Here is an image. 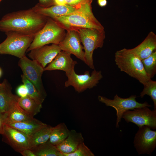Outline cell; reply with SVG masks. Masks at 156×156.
<instances>
[{
  "mask_svg": "<svg viewBox=\"0 0 156 156\" xmlns=\"http://www.w3.org/2000/svg\"><path fill=\"white\" fill-rule=\"evenodd\" d=\"M93 0H66L67 4L72 6H77L92 4Z\"/></svg>",
  "mask_w": 156,
  "mask_h": 156,
  "instance_id": "cell-30",
  "label": "cell"
},
{
  "mask_svg": "<svg viewBox=\"0 0 156 156\" xmlns=\"http://www.w3.org/2000/svg\"><path fill=\"white\" fill-rule=\"evenodd\" d=\"M66 30L54 19L48 17L45 25L35 34L26 52L49 44H58L64 38Z\"/></svg>",
  "mask_w": 156,
  "mask_h": 156,
  "instance_id": "cell-5",
  "label": "cell"
},
{
  "mask_svg": "<svg viewBox=\"0 0 156 156\" xmlns=\"http://www.w3.org/2000/svg\"><path fill=\"white\" fill-rule=\"evenodd\" d=\"M18 103L25 112L33 117L40 112L42 107V104L38 103L28 95L19 97Z\"/></svg>",
  "mask_w": 156,
  "mask_h": 156,
  "instance_id": "cell-24",
  "label": "cell"
},
{
  "mask_svg": "<svg viewBox=\"0 0 156 156\" xmlns=\"http://www.w3.org/2000/svg\"><path fill=\"white\" fill-rule=\"evenodd\" d=\"M61 51L58 44L46 45L31 50L28 56L32 60L36 61L44 68Z\"/></svg>",
  "mask_w": 156,
  "mask_h": 156,
  "instance_id": "cell-15",
  "label": "cell"
},
{
  "mask_svg": "<svg viewBox=\"0 0 156 156\" xmlns=\"http://www.w3.org/2000/svg\"><path fill=\"white\" fill-rule=\"evenodd\" d=\"M54 5H63L67 4L66 0H54Z\"/></svg>",
  "mask_w": 156,
  "mask_h": 156,
  "instance_id": "cell-35",
  "label": "cell"
},
{
  "mask_svg": "<svg viewBox=\"0 0 156 156\" xmlns=\"http://www.w3.org/2000/svg\"><path fill=\"white\" fill-rule=\"evenodd\" d=\"M143 85L144 88L140 97L142 98L145 95L149 96L153 102L154 110H156V81L151 79Z\"/></svg>",
  "mask_w": 156,
  "mask_h": 156,
  "instance_id": "cell-28",
  "label": "cell"
},
{
  "mask_svg": "<svg viewBox=\"0 0 156 156\" xmlns=\"http://www.w3.org/2000/svg\"><path fill=\"white\" fill-rule=\"evenodd\" d=\"M5 33L7 37L0 44V54L11 55L19 58L25 55L35 35L16 31Z\"/></svg>",
  "mask_w": 156,
  "mask_h": 156,
  "instance_id": "cell-3",
  "label": "cell"
},
{
  "mask_svg": "<svg viewBox=\"0 0 156 156\" xmlns=\"http://www.w3.org/2000/svg\"><path fill=\"white\" fill-rule=\"evenodd\" d=\"M20 153L23 156H36L30 148H26L21 152Z\"/></svg>",
  "mask_w": 156,
  "mask_h": 156,
  "instance_id": "cell-34",
  "label": "cell"
},
{
  "mask_svg": "<svg viewBox=\"0 0 156 156\" xmlns=\"http://www.w3.org/2000/svg\"><path fill=\"white\" fill-rule=\"evenodd\" d=\"M21 77L23 84L27 88L28 95L38 103L42 104L45 98L39 92L35 86L23 75H21Z\"/></svg>",
  "mask_w": 156,
  "mask_h": 156,
  "instance_id": "cell-26",
  "label": "cell"
},
{
  "mask_svg": "<svg viewBox=\"0 0 156 156\" xmlns=\"http://www.w3.org/2000/svg\"><path fill=\"white\" fill-rule=\"evenodd\" d=\"M53 127L47 125L30 137V148L38 146L49 140Z\"/></svg>",
  "mask_w": 156,
  "mask_h": 156,
  "instance_id": "cell-23",
  "label": "cell"
},
{
  "mask_svg": "<svg viewBox=\"0 0 156 156\" xmlns=\"http://www.w3.org/2000/svg\"><path fill=\"white\" fill-rule=\"evenodd\" d=\"M6 117V113H3L0 112V135H2L4 133Z\"/></svg>",
  "mask_w": 156,
  "mask_h": 156,
  "instance_id": "cell-32",
  "label": "cell"
},
{
  "mask_svg": "<svg viewBox=\"0 0 156 156\" xmlns=\"http://www.w3.org/2000/svg\"><path fill=\"white\" fill-rule=\"evenodd\" d=\"M122 118L127 123L132 122L138 127L146 125L153 129H156V110H151L147 107L127 110Z\"/></svg>",
  "mask_w": 156,
  "mask_h": 156,
  "instance_id": "cell-11",
  "label": "cell"
},
{
  "mask_svg": "<svg viewBox=\"0 0 156 156\" xmlns=\"http://www.w3.org/2000/svg\"><path fill=\"white\" fill-rule=\"evenodd\" d=\"M69 130L64 123H60L53 127L48 141L55 146L60 144L67 137Z\"/></svg>",
  "mask_w": 156,
  "mask_h": 156,
  "instance_id": "cell-22",
  "label": "cell"
},
{
  "mask_svg": "<svg viewBox=\"0 0 156 156\" xmlns=\"http://www.w3.org/2000/svg\"><path fill=\"white\" fill-rule=\"evenodd\" d=\"M20 59L18 65L21 68L23 75L45 98L47 94L42 80L44 68L36 61L29 59L25 55Z\"/></svg>",
  "mask_w": 156,
  "mask_h": 156,
  "instance_id": "cell-9",
  "label": "cell"
},
{
  "mask_svg": "<svg viewBox=\"0 0 156 156\" xmlns=\"http://www.w3.org/2000/svg\"><path fill=\"white\" fill-rule=\"evenodd\" d=\"M71 54L61 51L48 66L44 68V70H60L65 71L66 74L70 73L74 70L76 61L71 58Z\"/></svg>",
  "mask_w": 156,
  "mask_h": 156,
  "instance_id": "cell-16",
  "label": "cell"
},
{
  "mask_svg": "<svg viewBox=\"0 0 156 156\" xmlns=\"http://www.w3.org/2000/svg\"><path fill=\"white\" fill-rule=\"evenodd\" d=\"M133 144L138 155L146 154L151 155L156 147V131L146 125L139 127Z\"/></svg>",
  "mask_w": 156,
  "mask_h": 156,
  "instance_id": "cell-12",
  "label": "cell"
},
{
  "mask_svg": "<svg viewBox=\"0 0 156 156\" xmlns=\"http://www.w3.org/2000/svg\"><path fill=\"white\" fill-rule=\"evenodd\" d=\"M16 91L17 94L20 97H25L28 95L27 88L24 84L18 87Z\"/></svg>",
  "mask_w": 156,
  "mask_h": 156,
  "instance_id": "cell-31",
  "label": "cell"
},
{
  "mask_svg": "<svg viewBox=\"0 0 156 156\" xmlns=\"http://www.w3.org/2000/svg\"><path fill=\"white\" fill-rule=\"evenodd\" d=\"M30 136L47 124L35 118L29 121L9 123L6 124Z\"/></svg>",
  "mask_w": 156,
  "mask_h": 156,
  "instance_id": "cell-20",
  "label": "cell"
},
{
  "mask_svg": "<svg viewBox=\"0 0 156 156\" xmlns=\"http://www.w3.org/2000/svg\"><path fill=\"white\" fill-rule=\"evenodd\" d=\"M12 90L6 79L0 83V112L2 113H7L13 103L18 101L19 97L13 94Z\"/></svg>",
  "mask_w": 156,
  "mask_h": 156,
  "instance_id": "cell-17",
  "label": "cell"
},
{
  "mask_svg": "<svg viewBox=\"0 0 156 156\" xmlns=\"http://www.w3.org/2000/svg\"><path fill=\"white\" fill-rule=\"evenodd\" d=\"M38 4L41 7L46 8L54 5V0H38Z\"/></svg>",
  "mask_w": 156,
  "mask_h": 156,
  "instance_id": "cell-33",
  "label": "cell"
},
{
  "mask_svg": "<svg viewBox=\"0 0 156 156\" xmlns=\"http://www.w3.org/2000/svg\"><path fill=\"white\" fill-rule=\"evenodd\" d=\"M141 60L146 73L151 79L156 73V50L148 57Z\"/></svg>",
  "mask_w": 156,
  "mask_h": 156,
  "instance_id": "cell-27",
  "label": "cell"
},
{
  "mask_svg": "<svg viewBox=\"0 0 156 156\" xmlns=\"http://www.w3.org/2000/svg\"><path fill=\"white\" fill-rule=\"evenodd\" d=\"M97 2L98 5L101 7L105 6L107 4V0H97Z\"/></svg>",
  "mask_w": 156,
  "mask_h": 156,
  "instance_id": "cell-36",
  "label": "cell"
},
{
  "mask_svg": "<svg viewBox=\"0 0 156 156\" xmlns=\"http://www.w3.org/2000/svg\"><path fill=\"white\" fill-rule=\"evenodd\" d=\"M66 30L79 28L104 30V27L93 13L80 12L53 18Z\"/></svg>",
  "mask_w": 156,
  "mask_h": 156,
  "instance_id": "cell-6",
  "label": "cell"
},
{
  "mask_svg": "<svg viewBox=\"0 0 156 156\" xmlns=\"http://www.w3.org/2000/svg\"><path fill=\"white\" fill-rule=\"evenodd\" d=\"M63 156H94V155L84 142L80 144L76 150L69 154L62 153Z\"/></svg>",
  "mask_w": 156,
  "mask_h": 156,
  "instance_id": "cell-29",
  "label": "cell"
},
{
  "mask_svg": "<svg viewBox=\"0 0 156 156\" xmlns=\"http://www.w3.org/2000/svg\"><path fill=\"white\" fill-rule=\"evenodd\" d=\"M68 79L65 82L64 86H73L78 93H81L88 89L96 86L103 76L101 71L94 69L91 75L88 71L82 75H78L73 70L70 73L66 74Z\"/></svg>",
  "mask_w": 156,
  "mask_h": 156,
  "instance_id": "cell-8",
  "label": "cell"
},
{
  "mask_svg": "<svg viewBox=\"0 0 156 156\" xmlns=\"http://www.w3.org/2000/svg\"><path fill=\"white\" fill-rule=\"evenodd\" d=\"M156 49V35L151 31L140 44L131 49L142 60L149 56Z\"/></svg>",
  "mask_w": 156,
  "mask_h": 156,
  "instance_id": "cell-19",
  "label": "cell"
},
{
  "mask_svg": "<svg viewBox=\"0 0 156 156\" xmlns=\"http://www.w3.org/2000/svg\"><path fill=\"white\" fill-rule=\"evenodd\" d=\"M78 32L84 50L85 63L91 69H94L93 55L94 51L103 46L105 36L104 30L79 28Z\"/></svg>",
  "mask_w": 156,
  "mask_h": 156,
  "instance_id": "cell-4",
  "label": "cell"
},
{
  "mask_svg": "<svg viewBox=\"0 0 156 156\" xmlns=\"http://www.w3.org/2000/svg\"><path fill=\"white\" fill-rule=\"evenodd\" d=\"M2 141L10 146L15 151L20 153L30 148V137L23 132L6 125L2 135Z\"/></svg>",
  "mask_w": 156,
  "mask_h": 156,
  "instance_id": "cell-14",
  "label": "cell"
},
{
  "mask_svg": "<svg viewBox=\"0 0 156 156\" xmlns=\"http://www.w3.org/2000/svg\"><path fill=\"white\" fill-rule=\"evenodd\" d=\"M31 149L36 156H63L55 146L49 141Z\"/></svg>",
  "mask_w": 156,
  "mask_h": 156,
  "instance_id": "cell-25",
  "label": "cell"
},
{
  "mask_svg": "<svg viewBox=\"0 0 156 156\" xmlns=\"http://www.w3.org/2000/svg\"><path fill=\"white\" fill-rule=\"evenodd\" d=\"M48 18L38 14L32 8L9 13L0 20V31L35 35L45 25Z\"/></svg>",
  "mask_w": 156,
  "mask_h": 156,
  "instance_id": "cell-1",
  "label": "cell"
},
{
  "mask_svg": "<svg viewBox=\"0 0 156 156\" xmlns=\"http://www.w3.org/2000/svg\"><path fill=\"white\" fill-rule=\"evenodd\" d=\"M2 0H0V2L2 1Z\"/></svg>",
  "mask_w": 156,
  "mask_h": 156,
  "instance_id": "cell-38",
  "label": "cell"
},
{
  "mask_svg": "<svg viewBox=\"0 0 156 156\" xmlns=\"http://www.w3.org/2000/svg\"><path fill=\"white\" fill-rule=\"evenodd\" d=\"M83 142L84 138L81 133L72 129L69 130L67 137L63 142L55 146L62 153L69 154L74 152L78 146Z\"/></svg>",
  "mask_w": 156,
  "mask_h": 156,
  "instance_id": "cell-18",
  "label": "cell"
},
{
  "mask_svg": "<svg viewBox=\"0 0 156 156\" xmlns=\"http://www.w3.org/2000/svg\"><path fill=\"white\" fill-rule=\"evenodd\" d=\"M6 114L7 116L6 124L29 121L35 118L21 108L18 105V101L13 103L8 112Z\"/></svg>",
  "mask_w": 156,
  "mask_h": 156,
  "instance_id": "cell-21",
  "label": "cell"
},
{
  "mask_svg": "<svg viewBox=\"0 0 156 156\" xmlns=\"http://www.w3.org/2000/svg\"><path fill=\"white\" fill-rule=\"evenodd\" d=\"M2 74V70L1 68H0V78L1 77Z\"/></svg>",
  "mask_w": 156,
  "mask_h": 156,
  "instance_id": "cell-37",
  "label": "cell"
},
{
  "mask_svg": "<svg viewBox=\"0 0 156 156\" xmlns=\"http://www.w3.org/2000/svg\"><path fill=\"white\" fill-rule=\"evenodd\" d=\"M137 97L136 95H133L128 98H124L116 94L113 99L100 95L98 96V99L99 101L105 104L106 106L112 107L116 110L117 119L116 127L118 128L119 123L121 122L122 115L127 110L136 108L152 106L146 101L143 103H139L136 100Z\"/></svg>",
  "mask_w": 156,
  "mask_h": 156,
  "instance_id": "cell-7",
  "label": "cell"
},
{
  "mask_svg": "<svg viewBox=\"0 0 156 156\" xmlns=\"http://www.w3.org/2000/svg\"><path fill=\"white\" fill-rule=\"evenodd\" d=\"M32 9L38 14L52 18L78 13L93 12L92 4L75 6L67 4L63 5H53L43 8L38 3Z\"/></svg>",
  "mask_w": 156,
  "mask_h": 156,
  "instance_id": "cell-10",
  "label": "cell"
},
{
  "mask_svg": "<svg viewBox=\"0 0 156 156\" xmlns=\"http://www.w3.org/2000/svg\"><path fill=\"white\" fill-rule=\"evenodd\" d=\"M66 30L64 38L58 45L62 51L73 54L84 62L85 52L78 32L73 29Z\"/></svg>",
  "mask_w": 156,
  "mask_h": 156,
  "instance_id": "cell-13",
  "label": "cell"
},
{
  "mask_svg": "<svg viewBox=\"0 0 156 156\" xmlns=\"http://www.w3.org/2000/svg\"><path fill=\"white\" fill-rule=\"evenodd\" d=\"M115 61L121 71L135 79L143 85L151 79L146 73L141 60L131 49L124 48L117 51Z\"/></svg>",
  "mask_w": 156,
  "mask_h": 156,
  "instance_id": "cell-2",
  "label": "cell"
}]
</instances>
